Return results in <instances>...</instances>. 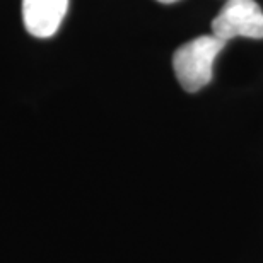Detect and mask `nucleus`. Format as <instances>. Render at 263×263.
<instances>
[{
	"label": "nucleus",
	"mask_w": 263,
	"mask_h": 263,
	"mask_svg": "<svg viewBox=\"0 0 263 263\" xmlns=\"http://www.w3.org/2000/svg\"><path fill=\"white\" fill-rule=\"evenodd\" d=\"M226 41L214 34H203L181 45L173 55L178 82L188 92H197L212 81L214 62Z\"/></svg>",
	"instance_id": "obj_1"
},
{
	"label": "nucleus",
	"mask_w": 263,
	"mask_h": 263,
	"mask_svg": "<svg viewBox=\"0 0 263 263\" xmlns=\"http://www.w3.org/2000/svg\"><path fill=\"white\" fill-rule=\"evenodd\" d=\"M212 34L228 43L229 40L263 38V10L255 0H228L212 21Z\"/></svg>",
	"instance_id": "obj_2"
},
{
	"label": "nucleus",
	"mask_w": 263,
	"mask_h": 263,
	"mask_svg": "<svg viewBox=\"0 0 263 263\" xmlns=\"http://www.w3.org/2000/svg\"><path fill=\"white\" fill-rule=\"evenodd\" d=\"M68 9V0H23L26 31L34 38H50L59 31Z\"/></svg>",
	"instance_id": "obj_3"
},
{
	"label": "nucleus",
	"mask_w": 263,
	"mask_h": 263,
	"mask_svg": "<svg viewBox=\"0 0 263 263\" xmlns=\"http://www.w3.org/2000/svg\"><path fill=\"white\" fill-rule=\"evenodd\" d=\"M157 2H161V4H175V2H178V0H157Z\"/></svg>",
	"instance_id": "obj_4"
}]
</instances>
